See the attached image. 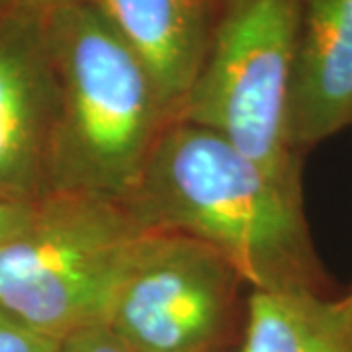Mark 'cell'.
Segmentation results:
<instances>
[{
  "label": "cell",
  "instance_id": "11",
  "mask_svg": "<svg viewBox=\"0 0 352 352\" xmlns=\"http://www.w3.org/2000/svg\"><path fill=\"white\" fill-rule=\"evenodd\" d=\"M55 352H133L106 323L78 329L59 340Z\"/></svg>",
  "mask_w": 352,
  "mask_h": 352
},
{
  "label": "cell",
  "instance_id": "9",
  "mask_svg": "<svg viewBox=\"0 0 352 352\" xmlns=\"http://www.w3.org/2000/svg\"><path fill=\"white\" fill-rule=\"evenodd\" d=\"M237 352H352V292L251 289Z\"/></svg>",
  "mask_w": 352,
  "mask_h": 352
},
{
  "label": "cell",
  "instance_id": "2",
  "mask_svg": "<svg viewBox=\"0 0 352 352\" xmlns=\"http://www.w3.org/2000/svg\"><path fill=\"white\" fill-rule=\"evenodd\" d=\"M43 20L59 82L51 194L85 192L126 200L173 122L157 85L90 0Z\"/></svg>",
  "mask_w": 352,
  "mask_h": 352
},
{
  "label": "cell",
  "instance_id": "10",
  "mask_svg": "<svg viewBox=\"0 0 352 352\" xmlns=\"http://www.w3.org/2000/svg\"><path fill=\"white\" fill-rule=\"evenodd\" d=\"M57 344L0 309V352H55Z\"/></svg>",
  "mask_w": 352,
  "mask_h": 352
},
{
  "label": "cell",
  "instance_id": "3",
  "mask_svg": "<svg viewBox=\"0 0 352 352\" xmlns=\"http://www.w3.org/2000/svg\"><path fill=\"white\" fill-rule=\"evenodd\" d=\"M149 229L124 200L53 192L0 241V309L61 340L106 323L113 292Z\"/></svg>",
  "mask_w": 352,
  "mask_h": 352
},
{
  "label": "cell",
  "instance_id": "5",
  "mask_svg": "<svg viewBox=\"0 0 352 352\" xmlns=\"http://www.w3.org/2000/svg\"><path fill=\"white\" fill-rule=\"evenodd\" d=\"M247 284L200 241L149 229L113 292L106 325L133 352H226Z\"/></svg>",
  "mask_w": 352,
  "mask_h": 352
},
{
  "label": "cell",
  "instance_id": "4",
  "mask_svg": "<svg viewBox=\"0 0 352 352\" xmlns=\"http://www.w3.org/2000/svg\"><path fill=\"white\" fill-rule=\"evenodd\" d=\"M300 0H221L178 120L212 129L252 161L302 184L289 139Z\"/></svg>",
  "mask_w": 352,
  "mask_h": 352
},
{
  "label": "cell",
  "instance_id": "6",
  "mask_svg": "<svg viewBox=\"0 0 352 352\" xmlns=\"http://www.w3.org/2000/svg\"><path fill=\"white\" fill-rule=\"evenodd\" d=\"M57 122L59 82L43 16L0 18V196H50Z\"/></svg>",
  "mask_w": 352,
  "mask_h": 352
},
{
  "label": "cell",
  "instance_id": "12",
  "mask_svg": "<svg viewBox=\"0 0 352 352\" xmlns=\"http://www.w3.org/2000/svg\"><path fill=\"white\" fill-rule=\"evenodd\" d=\"M36 201L16 200L0 196V241L6 239L18 227L24 223L34 210Z\"/></svg>",
  "mask_w": 352,
  "mask_h": 352
},
{
  "label": "cell",
  "instance_id": "13",
  "mask_svg": "<svg viewBox=\"0 0 352 352\" xmlns=\"http://www.w3.org/2000/svg\"><path fill=\"white\" fill-rule=\"evenodd\" d=\"M82 0H0V18L12 14H38L47 16L59 8L71 6Z\"/></svg>",
  "mask_w": 352,
  "mask_h": 352
},
{
  "label": "cell",
  "instance_id": "1",
  "mask_svg": "<svg viewBox=\"0 0 352 352\" xmlns=\"http://www.w3.org/2000/svg\"><path fill=\"white\" fill-rule=\"evenodd\" d=\"M124 201L147 229L214 249L247 288L329 294L302 184L272 175L212 129L170 122Z\"/></svg>",
  "mask_w": 352,
  "mask_h": 352
},
{
  "label": "cell",
  "instance_id": "7",
  "mask_svg": "<svg viewBox=\"0 0 352 352\" xmlns=\"http://www.w3.org/2000/svg\"><path fill=\"white\" fill-rule=\"evenodd\" d=\"M352 126V0H300L289 139L303 155Z\"/></svg>",
  "mask_w": 352,
  "mask_h": 352
},
{
  "label": "cell",
  "instance_id": "8",
  "mask_svg": "<svg viewBox=\"0 0 352 352\" xmlns=\"http://www.w3.org/2000/svg\"><path fill=\"white\" fill-rule=\"evenodd\" d=\"M151 73L176 122L200 71L221 0H90Z\"/></svg>",
  "mask_w": 352,
  "mask_h": 352
}]
</instances>
